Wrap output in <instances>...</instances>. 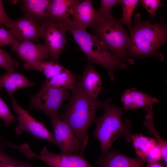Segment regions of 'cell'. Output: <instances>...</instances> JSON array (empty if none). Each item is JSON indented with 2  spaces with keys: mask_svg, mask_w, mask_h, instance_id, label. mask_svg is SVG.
I'll list each match as a JSON object with an SVG mask.
<instances>
[{
  "mask_svg": "<svg viewBox=\"0 0 167 167\" xmlns=\"http://www.w3.org/2000/svg\"><path fill=\"white\" fill-rule=\"evenodd\" d=\"M24 68L27 70H36L42 73L46 78L55 76L63 71L66 68L58 62L51 61H39L32 62H25Z\"/></svg>",
  "mask_w": 167,
  "mask_h": 167,
  "instance_id": "cell-20",
  "label": "cell"
},
{
  "mask_svg": "<svg viewBox=\"0 0 167 167\" xmlns=\"http://www.w3.org/2000/svg\"><path fill=\"white\" fill-rule=\"evenodd\" d=\"M139 0H121L118 4L122 6V14L121 18L119 19L122 25H126L129 30L132 27V18L134 11L139 3Z\"/></svg>",
  "mask_w": 167,
  "mask_h": 167,
  "instance_id": "cell-24",
  "label": "cell"
},
{
  "mask_svg": "<svg viewBox=\"0 0 167 167\" xmlns=\"http://www.w3.org/2000/svg\"><path fill=\"white\" fill-rule=\"evenodd\" d=\"M144 126L148 130L150 134L153 136L161 151L162 158L165 166H167V143L157 133L153 123V113L152 109L148 111L143 122Z\"/></svg>",
  "mask_w": 167,
  "mask_h": 167,
  "instance_id": "cell-23",
  "label": "cell"
},
{
  "mask_svg": "<svg viewBox=\"0 0 167 167\" xmlns=\"http://www.w3.org/2000/svg\"><path fill=\"white\" fill-rule=\"evenodd\" d=\"M146 162L139 157L130 158L114 150L101 156L96 162L102 167H143Z\"/></svg>",
  "mask_w": 167,
  "mask_h": 167,
  "instance_id": "cell-15",
  "label": "cell"
},
{
  "mask_svg": "<svg viewBox=\"0 0 167 167\" xmlns=\"http://www.w3.org/2000/svg\"><path fill=\"white\" fill-rule=\"evenodd\" d=\"M19 167H31V166L30 165H24L21 166Z\"/></svg>",
  "mask_w": 167,
  "mask_h": 167,
  "instance_id": "cell-34",
  "label": "cell"
},
{
  "mask_svg": "<svg viewBox=\"0 0 167 167\" xmlns=\"http://www.w3.org/2000/svg\"><path fill=\"white\" fill-rule=\"evenodd\" d=\"M77 81L75 75L70 71L66 69L59 74L46 78L44 82L57 88L72 90L74 88Z\"/></svg>",
  "mask_w": 167,
  "mask_h": 167,
  "instance_id": "cell-21",
  "label": "cell"
},
{
  "mask_svg": "<svg viewBox=\"0 0 167 167\" xmlns=\"http://www.w3.org/2000/svg\"><path fill=\"white\" fill-rule=\"evenodd\" d=\"M146 167H164L159 161H148Z\"/></svg>",
  "mask_w": 167,
  "mask_h": 167,
  "instance_id": "cell-33",
  "label": "cell"
},
{
  "mask_svg": "<svg viewBox=\"0 0 167 167\" xmlns=\"http://www.w3.org/2000/svg\"><path fill=\"white\" fill-rule=\"evenodd\" d=\"M19 62L13 60L10 55L0 46V67L4 68L7 72H14L19 67Z\"/></svg>",
  "mask_w": 167,
  "mask_h": 167,
  "instance_id": "cell-25",
  "label": "cell"
},
{
  "mask_svg": "<svg viewBox=\"0 0 167 167\" xmlns=\"http://www.w3.org/2000/svg\"><path fill=\"white\" fill-rule=\"evenodd\" d=\"M79 0H52L49 6V19L64 21L69 18Z\"/></svg>",
  "mask_w": 167,
  "mask_h": 167,
  "instance_id": "cell-18",
  "label": "cell"
},
{
  "mask_svg": "<svg viewBox=\"0 0 167 167\" xmlns=\"http://www.w3.org/2000/svg\"><path fill=\"white\" fill-rule=\"evenodd\" d=\"M12 20L7 15L0 0V25L9 29Z\"/></svg>",
  "mask_w": 167,
  "mask_h": 167,
  "instance_id": "cell-31",
  "label": "cell"
},
{
  "mask_svg": "<svg viewBox=\"0 0 167 167\" xmlns=\"http://www.w3.org/2000/svg\"><path fill=\"white\" fill-rule=\"evenodd\" d=\"M16 118L8 106L0 97V119L3 121L6 126H8Z\"/></svg>",
  "mask_w": 167,
  "mask_h": 167,
  "instance_id": "cell-28",
  "label": "cell"
},
{
  "mask_svg": "<svg viewBox=\"0 0 167 167\" xmlns=\"http://www.w3.org/2000/svg\"><path fill=\"white\" fill-rule=\"evenodd\" d=\"M71 15L72 20L76 24L84 28H93L101 20L91 0H80L73 9Z\"/></svg>",
  "mask_w": 167,
  "mask_h": 167,
  "instance_id": "cell-14",
  "label": "cell"
},
{
  "mask_svg": "<svg viewBox=\"0 0 167 167\" xmlns=\"http://www.w3.org/2000/svg\"><path fill=\"white\" fill-rule=\"evenodd\" d=\"M10 97L13 109L18 116L19 121L15 129L16 133L20 134L23 131L28 132L38 139H45L58 146L52 132L47 129L43 123L35 119L20 107L13 96Z\"/></svg>",
  "mask_w": 167,
  "mask_h": 167,
  "instance_id": "cell-9",
  "label": "cell"
},
{
  "mask_svg": "<svg viewBox=\"0 0 167 167\" xmlns=\"http://www.w3.org/2000/svg\"><path fill=\"white\" fill-rule=\"evenodd\" d=\"M6 167H15V166H11V165H10V166H7Z\"/></svg>",
  "mask_w": 167,
  "mask_h": 167,
  "instance_id": "cell-35",
  "label": "cell"
},
{
  "mask_svg": "<svg viewBox=\"0 0 167 167\" xmlns=\"http://www.w3.org/2000/svg\"><path fill=\"white\" fill-rule=\"evenodd\" d=\"M51 0H23L22 7L25 15L31 17L41 23L48 20Z\"/></svg>",
  "mask_w": 167,
  "mask_h": 167,
  "instance_id": "cell-17",
  "label": "cell"
},
{
  "mask_svg": "<svg viewBox=\"0 0 167 167\" xmlns=\"http://www.w3.org/2000/svg\"><path fill=\"white\" fill-rule=\"evenodd\" d=\"M131 141L137 156L146 161L150 151L157 145L154 139L143 136L141 134L132 135Z\"/></svg>",
  "mask_w": 167,
  "mask_h": 167,
  "instance_id": "cell-22",
  "label": "cell"
},
{
  "mask_svg": "<svg viewBox=\"0 0 167 167\" xmlns=\"http://www.w3.org/2000/svg\"><path fill=\"white\" fill-rule=\"evenodd\" d=\"M18 149L27 158L39 159L49 167H93L86 159L84 154H57L49 152L45 147L40 154L38 155L26 143L19 146Z\"/></svg>",
  "mask_w": 167,
  "mask_h": 167,
  "instance_id": "cell-7",
  "label": "cell"
},
{
  "mask_svg": "<svg viewBox=\"0 0 167 167\" xmlns=\"http://www.w3.org/2000/svg\"><path fill=\"white\" fill-rule=\"evenodd\" d=\"M67 31L64 21L48 19L41 23V36L44 39V44L52 60L58 62L67 43L66 33Z\"/></svg>",
  "mask_w": 167,
  "mask_h": 167,
  "instance_id": "cell-8",
  "label": "cell"
},
{
  "mask_svg": "<svg viewBox=\"0 0 167 167\" xmlns=\"http://www.w3.org/2000/svg\"><path fill=\"white\" fill-rule=\"evenodd\" d=\"M140 2L141 6L146 9L153 19H154L158 7L163 5L160 0H141Z\"/></svg>",
  "mask_w": 167,
  "mask_h": 167,
  "instance_id": "cell-29",
  "label": "cell"
},
{
  "mask_svg": "<svg viewBox=\"0 0 167 167\" xmlns=\"http://www.w3.org/2000/svg\"><path fill=\"white\" fill-rule=\"evenodd\" d=\"M24 165H30L28 162L15 160L7 155L0 142V167H6L10 165L19 167Z\"/></svg>",
  "mask_w": 167,
  "mask_h": 167,
  "instance_id": "cell-27",
  "label": "cell"
},
{
  "mask_svg": "<svg viewBox=\"0 0 167 167\" xmlns=\"http://www.w3.org/2000/svg\"><path fill=\"white\" fill-rule=\"evenodd\" d=\"M79 83L86 94L94 99H97L102 88V81L100 75L91 64H88L85 67Z\"/></svg>",
  "mask_w": 167,
  "mask_h": 167,
  "instance_id": "cell-16",
  "label": "cell"
},
{
  "mask_svg": "<svg viewBox=\"0 0 167 167\" xmlns=\"http://www.w3.org/2000/svg\"><path fill=\"white\" fill-rule=\"evenodd\" d=\"M70 97L69 90L55 88L44 82L39 91L32 97L30 109H40L52 119L58 117L62 103Z\"/></svg>",
  "mask_w": 167,
  "mask_h": 167,
  "instance_id": "cell-6",
  "label": "cell"
},
{
  "mask_svg": "<svg viewBox=\"0 0 167 167\" xmlns=\"http://www.w3.org/2000/svg\"><path fill=\"white\" fill-rule=\"evenodd\" d=\"M15 39L10 30L0 25V46L11 45Z\"/></svg>",
  "mask_w": 167,
  "mask_h": 167,
  "instance_id": "cell-30",
  "label": "cell"
},
{
  "mask_svg": "<svg viewBox=\"0 0 167 167\" xmlns=\"http://www.w3.org/2000/svg\"><path fill=\"white\" fill-rule=\"evenodd\" d=\"M161 158V151L157 144L149 153L146 158V162L159 161Z\"/></svg>",
  "mask_w": 167,
  "mask_h": 167,
  "instance_id": "cell-32",
  "label": "cell"
},
{
  "mask_svg": "<svg viewBox=\"0 0 167 167\" xmlns=\"http://www.w3.org/2000/svg\"><path fill=\"white\" fill-rule=\"evenodd\" d=\"M118 0H101L100 8L97 11L101 20H108L114 18L112 10L113 6L118 3Z\"/></svg>",
  "mask_w": 167,
  "mask_h": 167,
  "instance_id": "cell-26",
  "label": "cell"
},
{
  "mask_svg": "<svg viewBox=\"0 0 167 167\" xmlns=\"http://www.w3.org/2000/svg\"><path fill=\"white\" fill-rule=\"evenodd\" d=\"M14 37L20 41L35 42L41 37V24L29 16L12 20L10 28Z\"/></svg>",
  "mask_w": 167,
  "mask_h": 167,
  "instance_id": "cell-11",
  "label": "cell"
},
{
  "mask_svg": "<svg viewBox=\"0 0 167 167\" xmlns=\"http://www.w3.org/2000/svg\"><path fill=\"white\" fill-rule=\"evenodd\" d=\"M139 14L135 15L134 25L129 30V56L152 57L163 61V56L158 51L167 41V29L164 19H161L159 23L152 24L149 21L141 20Z\"/></svg>",
  "mask_w": 167,
  "mask_h": 167,
  "instance_id": "cell-2",
  "label": "cell"
},
{
  "mask_svg": "<svg viewBox=\"0 0 167 167\" xmlns=\"http://www.w3.org/2000/svg\"><path fill=\"white\" fill-rule=\"evenodd\" d=\"M108 99L103 102L102 108L104 111L101 117L95 118L96 127L93 132L94 137L99 141L101 147V156L109 152L114 142L121 136L125 137L128 142L131 141L132 134L130 130L131 121L122 119V114L126 111L123 109L111 104Z\"/></svg>",
  "mask_w": 167,
  "mask_h": 167,
  "instance_id": "cell-4",
  "label": "cell"
},
{
  "mask_svg": "<svg viewBox=\"0 0 167 167\" xmlns=\"http://www.w3.org/2000/svg\"><path fill=\"white\" fill-rule=\"evenodd\" d=\"M93 28L95 34L118 61L127 65L134 64L128 53L129 37L119 19L101 20Z\"/></svg>",
  "mask_w": 167,
  "mask_h": 167,
  "instance_id": "cell-5",
  "label": "cell"
},
{
  "mask_svg": "<svg viewBox=\"0 0 167 167\" xmlns=\"http://www.w3.org/2000/svg\"><path fill=\"white\" fill-rule=\"evenodd\" d=\"M51 120L54 137L61 153L84 154L78 139L68 125L58 116Z\"/></svg>",
  "mask_w": 167,
  "mask_h": 167,
  "instance_id": "cell-10",
  "label": "cell"
},
{
  "mask_svg": "<svg viewBox=\"0 0 167 167\" xmlns=\"http://www.w3.org/2000/svg\"><path fill=\"white\" fill-rule=\"evenodd\" d=\"M121 101L125 111L141 108L148 112L152 109L155 104H158L160 101L158 99L134 88L125 90L121 95Z\"/></svg>",
  "mask_w": 167,
  "mask_h": 167,
  "instance_id": "cell-13",
  "label": "cell"
},
{
  "mask_svg": "<svg viewBox=\"0 0 167 167\" xmlns=\"http://www.w3.org/2000/svg\"><path fill=\"white\" fill-rule=\"evenodd\" d=\"M12 50L20 59L26 62L44 61L50 57L44 45L36 44L29 41H20L15 38L11 45Z\"/></svg>",
  "mask_w": 167,
  "mask_h": 167,
  "instance_id": "cell-12",
  "label": "cell"
},
{
  "mask_svg": "<svg viewBox=\"0 0 167 167\" xmlns=\"http://www.w3.org/2000/svg\"><path fill=\"white\" fill-rule=\"evenodd\" d=\"M69 103L64 107V112L58 115L71 127L78 139L82 151L88 144L87 130L94 122L97 109L102 108L103 103L86 94L77 81Z\"/></svg>",
  "mask_w": 167,
  "mask_h": 167,
  "instance_id": "cell-1",
  "label": "cell"
},
{
  "mask_svg": "<svg viewBox=\"0 0 167 167\" xmlns=\"http://www.w3.org/2000/svg\"><path fill=\"white\" fill-rule=\"evenodd\" d=\"M35 85L24 75L19 73L7 72L0 76V91L5 88L10 96H13L14 92L18 89Z\"/></svg>",
  "mask_w": 167,
  "mask_h": 167,
  "instance_id": "cell-19",
  "label": "cell"
},
{
  "mask_svg": "<svg viewBox=\"0 0 167 167\" xmlns=\"http://www.w3.org/2000/svg\"><path fill=\"white\" fill-rule=\"evenodd\" d=\"M64 22L68 31L86 55L88 64L94 63L104 67L112 81L114 80V74L116 70L127 69L128 65L118 61L97 35L88 33L86 28L77 25L69 18Z\"/></svg>",
  "mask_w": 167,
  "mask_h": 167,
  "instance_id": "cell-3",
  "label": "cell"
}]
</instances>
